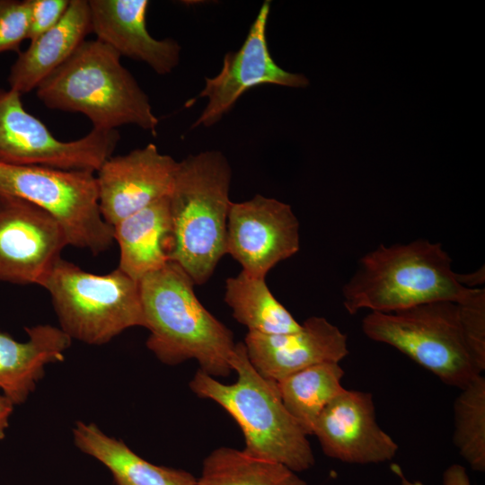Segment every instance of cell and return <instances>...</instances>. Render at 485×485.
<instances>
[{"mask_svg": "<svg viewBox=\"0 0 485 485\" xmlns=\"http://www.w3.org/2000/svg\"><path fill=\"white\" fill-rule=\"evenodd\" d=\"M454 444L477 472L485 471V377L480 375L464 388L454 403Z\"/></svg>", "mask_w": 485, "mask_h": 485, "instance_id": "cell-24", "label": "cell"}, {"mask_svg": "<svg viewBox=\"0 0 485 485\" xmlns=\"http://www.w3.org/2000/svg\"><path fill=\"white\" fill-rule=\"evenodd\" d=\"M243 344L253 367L275 382L317 364L340 363L348 354L347 335L322 316L309 317L295 332L248 331Z\"/></svg>", "mask_w": 485, "mask_h": 485, "instance_id": "cell-15", "label": "cell"}, {"mask_svg": "<svg viewBox=\"0 0 485 485\" xmlns=\"http://www.w3.org/2000/svg\"><path fill=\"white\" fill-rule=\"evenodd\" d=\"M67 245L63 229L48 212L0 195V281L39 286Z\"/></svg>", "mask_w": 485, "mask_h": 485, "instance_id": "cell-11", "label": "cell"}, {"mask_svg": "<svg viewBox=\"0 0 485 485\" xmlns=\"http://www.w3.org/2000/svg\"><path fill=\"white\" fill-rule=\"evenodd\" d=\"M232 170L218 150L178 162L169 195L172 223L169 261L180 265L195 285H203L226 254V224Z\"/></svg>", "mask_w": 485, "mask_h": 485, "instance_id": "cell-5", "label": "cell"}, {"mask_svg": "<svg viewBox=\"0 0 485 485\" xmlns=\"http://www.w3.org/2000/svg\"><path fill=\"white\" fill-rule=\"evenodd\" d=\"M269 11L270 1H264L242 47L225 55L217 75L205 78L199 97L206 98L207 102L192 128H209L217 123L252 87L276 84L304 88L309 84L304 75L284 70L272 58L267 41Z\"/></svg>", "mask_w": 485, "mask_h": 485, "instance_id": "cell-12", "label": "cell"}, {"mask_svg": "<svg viewBox=\"0 0 485 485\" xmlns=\"http://www.w3.org/2000/svg\"><path fill=\"white\" fill-rule=\"evenodd\" d=\"M225 302L234 318L251 332L285 334L300 330L299 323L269 289L265 278L242 270L225 281Z\"/></svg>", "mask_w": 485, "mask_h": 485, "instance_id": "cell-21", "label": "cell"}, {"mask_svg": "<svg viewBox=\"0 0 485 485\" xmlns=\"http://www.w3.org/2000/svg\"><path fill=\"white\" fill-rule=\"evenodd\" d=\"M178 162L154 144L110 156L96 172L99 207L111 226L169 197Z\"/></svg>", "mask_w": 485, "mask_h": 485, "instance_id": "cell-13", "label": "cell"}, {"mask_svg": "<svg viewBox=\"0 0 485 485\" xmlns=\"http://www.w3.org/2000/svg\"><path fill=\"white\" fill-rule=\"evenodd\" d=\"M92 33L88 0H70L62 19L35 40L10 69V89L23 94L37 87L63 63Z\"/></svg>", "mask_w": 485, "mask_h": 485, "instance_id": "cell-18", "label": "cell"}, {"mask_svg": "<svg viewBox=\"0 0 485 485\" xmlns=\"http://www.w3.org/2000/svg\"><path fill=\"white\" fill-rule=\"evenodd\" d=\"M26 341L0 332V389L13 405L25 402L45 375V366L65 359L72 339L59 327H25Z\"/></svg>", "mask_w": 485, "mask_h": 485, "instance_id": "cell-17", "label": "cell"}, {"mask_svg": "<svg viewBox=\"0 0 485 485\" xmlns=\"http://www.w3.org/2000/svg\"><path fill=\"white\" fill-rule=\"evenodd\" d=\"M457 279L462 286L467 288H481L479 286L483 285L485 281L484 266L473 272L457 273Z\"/></svg>", "mask_w": 485, "mask_h": 485, "instance_id": "cell-27", "label": "cell"}, {"mask_svg": "<svg viewBox=\"0 0 485 485\" xmlns=\"http://www.w3.org/2000/svg\"><path fill=\"white\" fill-rule=\"evenodd\" d=\"M225 246L243 271L265 278L275 265L299 251V221L288 204L260 194L231 202Z\"/></svg>", "mask_w": 485, "mask_h": 485, "instance_id": "cell-10", "label": "cell"}, {"mask_svg": "<svg viewBox=\"0 0 485 485\" xmlns=\"http://www.w3.org/2000/svg\"><path fill=\"white\" fill-rule=\"evenodd\" d=\"M120 57L105 43L85 40L37 87V97L49 109L84 114L94 129L136 125L155 135L149 97Z\"/></svg>", "mask_w": 485, "mask_h": 485, "instance_id": "cell-4", "label": "cell"}, {"mask_svg": "<svg viewBox=\"0 0 485 485\" xmlns=\"http://www.w3.org/2000/svg\"><path fill=\"white\" fill-rule=\"evenodd\" d=\"M483 288H467L457 279L452 259L440 242L417 239L379 244L363 255L343 285L349 314L363 309L392 313L437 301L466 302Z\"/></svg>", "mask_w": 485, "mask_h": 485, "instance_id": "cell-3", "label": "cell"}, {"mask_svg": "<svg viewBox=\"0 0 485 485\" xmlns=\"http://www.w3.org/2000/svg\"><path fill=\"white\" fill-rule=\"evenodd\" d=\"M343 375L339 363L326 362L276 382L284 406L307 436L313 435L326 406L345 389L341 384Z\"/></svg>", "mask_w": 485, "mask_h": 485, "instance_id": "cell-22", "label": "cell"}, {"mask_svg": "<svg viewBox=\"0 0 485 485\" xmlns=\"http://www.w3.org/2000/svg\"><path fill=\"white\" fill-rule=\"evenodd\" d=\"M194 282L182 268L168 261L139 280L146 345L162 363L180 365L195 359L199 370L213 377L233 372V332L200 303Z\"/></svg>", "mask_w": 485, "mask_h": 485, "instance_id": "cell-2", "label": "cell"}, {"mask_svg": "<svg viewBox=\"0 0 485 485\" xmlns=\"http://www.w3.org/2000/svg\"><path fill=\"white\" fill-rule=\"evenodd\" d=\"M72 434L75 445L103 464L116 485H197L190 472L146 461L93 422L76 421Z\"/></svg>", "mask_w": 485, "mask_h": 485, "instance_id": "cell-20", "label": "cell"}, {"mask_svg": "<svg viewBox=\"0 0 485 485\" xmlns=\"http://www.w3.org/2000/svg\"><path fill=\"white\" fill-rule=\"evenodd\" d=\"M362 331L461 390L485 370V289L463 303L437 301L371 312Z\"/></svg>", "mask_w": 485, "mask_h": 485, "instance_id": "cell-1", "label": "cell"}, {"mask_svg": "<svg viewBox=\"0 0 485 485\" xmlns=\"http://www.w3.org/2000/svg\"><path fill=\"white\" fill-rule=\"evenodd\" d=\"M39 286L72 340L103 345L129 328L146 327L139 281L119 268L93 274L61 258Z\"/></svg>", "mask_w": 485, "mask_h": 485, "instance_id": "cell-7", "label": "cell"}, {"mask_svg": "<svg viewBox=\"0 0 485 485\" xmlns=\"http://www.w3.org/2000/svg\"><path fill=\"white\" fill-rule=\"evenodd\" d=\"M0 195L27 200L52 216L67 243L98 255L114 242L102 217L95 172L0 162Z\"/></svg>", "mask_w": 485, "mask_h": 485, "instance_id": "cell-8", "label": "cell"}, {"mask_svg": "<svg viewBox=\"0 0 485 485\" xmlns=\"http://www.w3.org/2000/svg\"><path fill=\"white\" fill-rule=\"evenodd\" d=\"M92 33L120 57L146 63L156 74H170L180 63L181 46L156 40L146 28L147 0H88Z\"/></svg>", "mask_w": 485, "mask_h": 485, "instance_id": "cell-16", "label": "cell"}, {"mask_svg": "<svg viewBox=\"0 0 485 485\" xmlns=\"http://www.w3.org/2000/svg\"><path fill=\"white\" fill-rule=\"evenodd\" d=\"M21 96L0 88L1 163L96 172L112 156L120 139L117 129L93 128L79 139L59 140L23 108Z\"/></svg>", "mask_w": 485, "mask_h": 485, "instance_id": "cell-9", "label": "cell"}, {"mask_svg": "<svg viewBox=\"0 0 485 485\" xmlns=\"http://www.w3.org/2000/svg\"><path fill=\"white\" fill-rule=\"evenodd\" d=\"M29 0H0V53L18 51L28 39Z\"/></svg>", "mask_w": 485, "mask_h": 485, "instance_id": "cell-25", "label": "cell"}, {"mask_svg": "<svg viewBox=\"0 0 485 485\" xmlns=\"http://www.w3.org/2000/svg\"><path fill=\"white\" fill-rule=\"evenodd\" d=\"M197 485H307L295 472L273 461L222 446L203 461Z\"/></svg>", "mask_w": 485, "mask_h": 485, "instance_id": "cell-23", "label": "cell"}, {"mask_svg": "<svg viewBox=\"0 0 485 485\" xmlns=\"http://www.w3.org/2000/svg\"><path fill=\"white\" fill-rule=\"evenodd\" d=\"M13 406V403L7 397L0 395V441L5 436Z\"/></svg>", "mask_w": 485, "mask_h": 485, "instance_id": "cell-28", "label": "cell"}, {"mask_svg": "<svg viewBox=\"0 0 485 485\" xmlns=\"http://www.w3.org/2000/svg\"><path fill=\"white\" fill-rule=\"evenodd\" d=\"M119 247L118 268L139 281L168 261L172 223L169 198H163L113 226Z\"/></svg>", "mask_w": 485, "mask_h": 485, "instance_id": "cell-19", "label": "cell"}, {"mask_svg": "<svg viewBox=\"0 0 485 485\" xmlns=\"http://www.w3.org/2000/svg\"><path fill=\"white\" fill-rule=\"evenodd\" d=\"M29 3L28 40L31 41L58 23L70 0H29Z\"/></svg>", "mask_w": 485, "mask_h": 485, "instance_id": "cell-26", "label": "cell"}, {"mask_svg": "<svg viewBox=\"0 0 485 485\" xmlns=\"http://www.w3.org/2000/svg\"><path fill=\"white\" fill-rule=\"evenodd\" d=\"M313 435L329 457L348 463L392 459L398 445L378 425L370 392L344 389L322 410Z\"/></svg>", "mask_w": 485, "mask_h": 485, "instance_id": "cell-14", "label": "cell"}, {"mask_svg": "<svg viewBox=\"0 0 485 485\" xmlns=\"http://www.w3.org/2000/svg\"><path fill=\"white\" fill-rule=\"evenodd\" d=\"M230 365L237 374L235 383H221L198 369L190 382V390L219 404L236 421L248 454L295 472L310 469L314 455L307 435L284 406L276 382L253 367L243 342L235 344Z\"/></svg>", "mask_w": 485, "mask_h": 485, "instance_id": "cell-6", "label": "cell"}]
</instances>
